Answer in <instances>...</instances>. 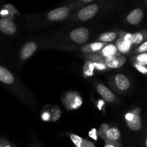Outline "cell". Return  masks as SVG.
Listing matches in <instances>:
<instances>
[{
  "label": "cell",
  "instance_id": "obj_42",
  "mask_svg": "<svg viewBox=\"0 0 147 147\" xmlns=\"http://www.w3.org/2000/svg\"><path fill=\"white\" fill-rule=\"evenodd\" d=\"M0 147H1V146H0Z\"/></svg>",
  "mask_w": 147,
  "mask_h": 147
},
{
  "label": "cell",
  "instance_id": "obj_32",
  "mask_svg": "<svg viewBox=\"0 0 147 147\" xmlns=\"http://www.w3.org/2000/svg\"><path fill=\"white\" fill-rule=\"evenodd\" d=\"M41 119L44 121H50V119H51V113H50V111H49L47 110H45L42 113Z\"/></svg>",
  "mask_w": 147,
  "mask_h": 147
},
{
  "label": "cell",
  "instance_id": "obj_14",
  "mask_svg": "<svg viewBox=\"0 0 147 147\" xmlns=\"http://www.w3.org/2000/svg\"><path fill=\"white\" fill-rule=\"evenodd\" d=\"M0 81L7 85H11L14 82L12 73L3 66H0Z\"/></svg>",
  "mask_w": 147,
  "mask_h": 147
},
{
  "label": "cell",
  "instance_id": "obj_12",
  "mask_svg": "<svg viewBox=\"0 0 147 147\" xmlns=\"http://www.w3.org/2000/svg\"><path fill=\"white\" fill-rule=\"evenodd\" d=\"M37 49V45L34 42H28L22 47L20 56L21 60H26L33 55Z\"/></svg>",
  "mask_w": 147,
  "mask_h": 147
},
{
  "label": "cell",
  "instance_id": "obj_29",
  "mask_svg": "<svg viewBox=\"0 0 147 147\" xmlns=\"http://www.w3.org/2000/svg\"><path fill=\"white\" fill-rule=\"evenodd\" d=\"M93 65H94V67H95V70H98V71H104V70H106L107 69H109L106 65L103 64V63H98V62H93Z\"/></svg>",
  "mask_w": 147,
  "mask_h": 147
},
{
  "label": "cell",
  "instance_id": "obj_26",
  "mask_svg": "<svg viewBox=\"0 0 147 147\" xmlns=\"http://www.w3.org/2000/svg\"><path fill=\"white\" fill-rule=\"evenodd\" d=\"M119 37H121L125 42L132 45V33L121 31L119 33Z\"/></svg>",
  "mask_w": 147,
  "mask_h": 147
},
{
  "label": "cell",
  "instance_id": "obj_21",
  "mask_svg": "<svg viewBox=\"0 0 147 147\" xmlns=\"http://www.w3.org/2000/svg\"><path fill=\"white\" fill-rule=\"evenodd\" d=\"M132 63H136L142 65L147 66V53L136 55L132 57Z\"/></svg>",
  "mask_w": 147,
  "mask_h": 147
},
{
  "label": "cell",
  "instance_id": "obj_13",
  "mask_svg": "<svg viewBox=\"0 0 147 147\" xmlns=\"http://www.w3.org/2000/svg\"><path fill=\"white\" fill-rule=\"evenodd\" d=\"M98 57H106L111 56H121V53L118 51L116 45L113 44H107L97 54H94Z\"/></svg>",
  "mask_w": 147,
  "mask_h": 147
},
{
  "label": "cell",
  "instance_id": "obj_7",
  "mask_svg": "<svg viewBox=\"0 0 147 147\" xmlns=\"http://www.w3.org/2000/svg\"><path fill=\"white\" fill-rule=\"evenodd\" d=\"M144 12L142 9L137 7L132 9L126 17V21L131 25H137L143 20Z\"/></svg>",
  "mask_w": 147,
  "mask_h": 147
},
{
  "label": "cell",
  "instance_id": "obj_35",
  "mask_svg": "<svg viewBox=\"0 0 147 147\" xmlns=\"http://www.w3.org/2000/svg\"><path fill=\"white\" fill-rule=\"evenodd\" d=\"M81 147H96V146H95V145L93 144L92 142L85 139L84 142H83V144L82 145Z\"/></svg>",
  "mask_w": 147,
  "mask_h": 147
},
{
  "label": "cell",
  "instance_id": "obj_27",
  "mask_svg": "<svg viewBox=\"0 0 147 147\" xmlns=\"http://www.w3.org/2000/svg\"><path fill=\"white\" fill-rule=\"evenodd\" d=\"M109 128H110V126H109V125L108 124V123H103V124L100 126V127L99 128L98 131V135L99 137L103 139L105 134L106 133V131H107L108 129H109Z\"/></svg>",
  "mask_w": 147,
  "mask_h": 147
},
{
  "label": "cell",
  "instance_id": "obj_36",
  "mask_svg": "<svg viewBox=\"0 0 147 147\" xmlns=\"http://www.w3.org/2000/svg\"><path fill=\"white\" fill-rule=\"evenodd\" d=\"M145 146L147 147V136L146 137V139H145Z\"/></svg>",
  "mask_w": 147,
  "mask_h": 147
},
{
  "label": "cell",
  "instance_id": "obj_3",
  "mask_svg": "<svg viewBox=\"0 0 147 147\" xmlns=\"http://www.w3.org/2000/svg\"><path fill=\"white\" fill-rule=\"evenodd\" d=\"M72 11H75V6L73 1H70L67 3V5L57 7L47 12L46 18L51 22L63 21L70 15Z\"/></svg>",
  "mask_w": 147,
  "mask_h": 147
},
{
  "label": "cell",
  "instance_id": "obj_34",
  "mask_svg": "<svg viewBox=\"0 0 147 147\" xmlns=\"http://www.w3.org/2000/svg\"><path fill=\"white\" fill-rule=\"evenodd\" d=\"M0 146H1V147H12L9 142L6 140V139H4V138L0 139Z\"/></svg>",
  "mask_w": 147,
  "mask_h": 147
},
{
  "label": "cell",
  "instance_id": "obj_33",
  "mask_svg": "<svg viewBox=\"0 0 147 147\" xmlns=\"http://www.w3.org/2000/svg\"><path fill=\"white\" fill-rule=\"evenodd\" d=\"M88 134H89V136H90V137H91L92 139H93L94 140H96V141L98 140V131L96 130V129H94V128H93V129H90V131H89V133H88Z\"/></svg>",
  "mask_w": 147,
  "mask_h": 147
},
{
  "label": "cell",
  "instance_id": "obj_15",
  "mask_svg": "<svg viewBox=\"0 0 147 147\" xmlns=\"http://www.w3.org/2000/svg\"><path fill=\"white\" fill-rule=\"evenodd\" d=\"M116 48H117L118 51L121 53V55H127L129 54L131 52L132 48V45L129 44V43L125 42L121 37L119 36V38L117 39L116 42Z\"/></svg>",
  "mask_w": 147,
  "mask_h": 147
},
{
  "label": "cell",
  "instance_id": "obj_4",
  "mask_svg": "<svg viewBox=\"0 0 147 147\" xmlns=\"http://www.w3.org/2000/svg\"><path fill=\"white\" fill-rule=\"evenodd\" d=\"M62 102L67 111L76 110L83 105V98L78 92L67 91L62 96Z\"/></svg>",
  "mask_w": 147,
  "mask_h": 147
},
{
  "label": "cell",
  "instance_id": "obj_22",
  "mask_svg": "<svg viewBox=\"0 0 147 147\" xmlns=\"http://www.w3.org/2000/svg\"><path fill=\"white\" fill-rule=\"evenodd\" d=\"M50 113H51L50 121H57L60 119L62 115L60 109L57 106L52 107L51 110H50Z\"/></svg>",
  "mask_w": 147,
  "mask_h": 147
},
{
  "label": "cell",
  "instance_id": "obj_8",
  "mask_svg": "<svg viewBox=\"0 0 147 147\" xmlns=\"http://www.w3.org/2000/svg\"><path fill=\"white\" fill-rule=\"evenodd\" d=\"M134 116L133 119L129 122H126V125L132 131H138L141 130L142 128V117H141V110L140 108H136L134 109Z\"/></svg>",
  "mask_w": 147,
  "mask_h": 147
},
{
  "label": "cell",
  "instance_id": "obj_40",
  "mask_svg": "<svg viewBox=\"0 0 147 147\" xmlns=\"http://www.w3.org/2000/svg\"><path fill=\"white\" fill-rule=\"evenodd\" d=\"M30 147H34V146H30Z\"/></svg>",
  "mask_w": 147,
  "mask_h": 147
},
{
  "label": "cell",
  "instance_id": "obj_11",
  "mask_svg": "<svg viewBox=\"0 0 147 147\" xmlns=\"http://www.w3.org/2000/svg\"><path fill=\"white\" fill-rule=\"evenodd\" d=\"M108 43L100 42H96L88 44L86 45L83 46L81 47V51L83 52L85 56L89 55H94L98 53L102 50L103 47L107 45Z\"/></svg>",
  "mask_w": 147,
  "mask_h": 147
},
{
  "label": "cell",
  "instance_id": "obj_1",
  "mask_svg": "<svg viewBox=\"0 0 147 147\" xmlns=\"http://www.w3.org/2000/svg\"><path fill=\"white\" fill-rule=\"evenodd\" d=\"M116 1V0H96L91 4L76 10L77 12L74 17L76 20L83 22L90 20L97 15L103 7L113 5Z\"/></svg>",
  "mask_w": 147,
  "mask_h": 147
},
{
  "label": "cell",
  "instance_id": "obj_17",
  "mask_svg": "<svg viewBox=\"0 0 147 147\" xmlns=\"http://www.w3.org/2000/svg\"><path fill=\"white\" fill-rule=\"evenodd\" d=\"M16 14H19V12L11 4H6L3 9L0 10V16L1 18H7L13 20L14 15Z\"/></svg>",
  "mask_w": 147,
  "mask_h": 147
},
{
  "label": "cell",
  "instance_id": "obj_24",
  "mask_svg": "<svg viewBox=\"0 0 147 147\" xmlns=\"http://www.w3.org/2000/svg\"><path fill=\"white\" fill-rule=\"evenodd\" d=\"M70 137L72 142H73V144L75 145L76 147H81L85 141V139H83V138H81L80 136H78L76 134H70Z\"/></svg>",
  "mask_w": 147,
  "mask_h": 147
},
{
  "label": "cell",
  "instance_id": "obj_23",
  "mask_svg": "<svg viewBox=\"0 0 147 147\" xmlns=\"http://www.w3.org/2000/svg\"><path fill=\"white\" fill-rule=\"evenodd\" d=\"M95 1H96V0H73L71 1H73V4H74L75 11H76V10L80 9L81 7H85L89 4H91Z\"/></svg>",
  "mask_w": 147,
  "mask_h": 147
},
{
  "label": "cell",
  "instance_id": "obj_5",
  "mask_svg": "<svg viewBox=\"0 0 147 147\" xmlns=\"http://www.w3.org/2000/svg\"><path fill=\"white\" fill-rule=\"evenodd\" d=\"M112 87L117 92H126L130 88L131 82L127 76L123 74H117L113 77Z\"/></svg>",
  "mask_w": 147,
  "mask_h": 147
},
{
  "label": "cell",
  "instance_id": "obj_10",
  "mask_svg": "<svg viewBox=\"0 0 147 147\" xmlns=\"http://www.w3.org/2000/svg\"><path fill=\"white\" fill-rule=\"evenodd\" d=\"M96 88L98 94L106 102L113 103L116 100V97L114 93L103 84H98L96 86Z\"/></svg>",
  "mask_w": 147,
  "mask_h": 147
},
{
  "label": "cell",
  "instance_id": "obj_2",
  "mask_svg": "<svg viewBox=\"0 0 147 147\" xmlns=\"http://www.w3.org/2000/svg\"><path fill=\"white\" fill-rule=\"evenodd\" d=\"M85 57L87 60L103 63L107 66L109 69L119 68L123 66L126 61V57L124 55L102 57H98L96 55H86Z\"/></svg>",
  "mask_w": 147,
  "mask_h": 147
},
{
  "label": "cell",
  "instance_id": "obj_39",
  "mask_svg": "<svg viewBox=\"0 0 147 147\" xmlns=\"http://www.w3.org/2000/svg\"><path fill=\"white\" fill-rule=\"evenodd\" d=\"M145 1H146V4H147V0H145Z\"/></svg>",
  "mask_w": 147,
  "mask_h": 147
},
{
  "label": "cell",
  "instance_id": "obj_37",
  "mask_svg": "<svg viewBox=\"0 0 147 147\" xmlns=\"http://www.w3.org/2000/svg\"><path fill=\"white\" fill-rule=\"evenodd\" d=\"M35 147H42V146H40V145L38 143H36V144H35Z\"/></svg>",
  "mask_w": 147,
  "mask_h": 147
},
{
  "label": "cell",
  "instance_id": "obj_6",
  "mask_svg": "<svg viewBox=\"0 0 147 147\" xmlns=\"http://www.w3.org/2000/svg\"><path fill=\"white\" fill-rule=\"evenodd\" d=\"M90 35L89 30L86 27H78L72 30L70 33V38L77 44L82 45L88 41Z\"/></svg>",
  "mask_w": 147,
  "mask_h": 147
},
{
  "label": "cell",
  "instance_id": "obj_18",
  "mask_svg": "<svg viewBox=\"0 0 147 147\" xmlns=\"http://www.w3.org/2000/svg\"><path fill=\"white\" fill-rule=\"evenodd\" d=\"M147 40V30L132 33V45H139Z\"/></svg>",
  "mask_w": 147,
  "mask_h": 147
},
{
  "label": "cell",
  "instance_id": "obj_28",
  "mask_svg": "<svg viewBox=\"0 0 147 147\" xmlns=\"http://www.w3.org/2000/svg\"><path fill=\"white\" fill-rule=\"evenodd\" d=\"M134 67H135L136 70L139 72L140 73L143 75H146L147 76V66L142 65L138 64L136 63H133Z\"/></svg>",
  "mask_w": 147,
  "mask_h": 147
},
{
  "label": "cell",
  "instance_id": "obj_25",
  "mask_svg": "<svg viewBox=\"0 0 147 147\" xmlns=\"http://www.w3.org/2000/svg\"><path fill=\"white\" fill-rule=\"evenodd\" d=\"M147 53V40L146 41L144 42L143 43H142L141 45H139L135 50L134 51V53L135 55L141 54V53Z\"/></svg>",
  "mask_w": 147,
  "mask_h": 147
},
{
  "label": "cell",
  "instance_id": "obj_38",
  "mask_svg": "<svg viewBox=\"0 0 147 147\" xmlns=\"http://www.w3.org/2000/svg\"><path fill=\"white\" fill-rule=\"evenodd\" d=\"M73 1V0H67V1H68V2H67V3L70 2V1Z\"/></svg>",
  "mask_w": 147,
  "mask_h": 147
},
{
  "label": "cell",
  "instance_id": "obj_31",
  "mask_svg": "<svg viewBox=\"0 0 147 147\" xmlns=\"http://www.w3.org/2000/svg\"><path fill=\"white\" fill-rule=\"evenodd\" d=\"M96 106L100 111H103L105 113V108H106V101L103 99H98L96 102Z\"/></svg>",
  "mask_w": 147,
  "mask_h": 147
},
{
  "label": "cell",
  "instance_id": "obj_20",
  "mask_svg": "<svg viewBox=\"0 0 147 147\" xmlns=\"http://www.w3.org/2000/svg\"><path fill=\"white\" fill-rule=\"evenodd\" d=\"M95 67L93 62L90 60H87L83 66V76L85 78L91 77L94 74Z\"/></svg>",
  "mask_w": 147,
  "mask_h": 147
},
{
  "label": "cell",
  "instance_id": "obj_30",
  "mask_svg": "<svg viewBox=\"0 0 147 147\" xmlns=\"http://www.w3.org/2000/svg\"><path fill=\"white\" fill-rule=\"evenodd\" d=\"M104 147H123L119 142H113V141L105 140Z\"/></svg>",
  "mask_w": 147,
  "mask_h": 147
},
{
  "label": "cell",
  "instance_id": "obj_19",
  "mask_svg": "<svg viewBox=\"0 0 147 147\" xmlns=\"http://www.w3.org/2000/svg\"><path fill=\"white\" fill-rule=\"evenodd\" d=\"M119 34H118L117 32H105L100 34L98 37V40L100 42L108 43L117 40V38H119Z\"/></svg>",
  "mask_w": 147,
  "mask_h": 147
},
{
  "label": "cell",
  "instance_id": "obj_41",
  "mask_svg": "<svg viewBox=\"0 0 147 147\" xmlns=\"http://www.w3.org/2000/svg\"><path fill=\"white\" fill-rule=\"evenodd\" d=\"M13 147H16V146H13Z\"/></svg>",
  "mask_w": 147,
  "mask_h": 147
},
{
  "label": "cell",
  "instance_id": "obj_9",
  "mask_svg": "<svg viewBox=\"0 0 147 147\" xmlns=\"http://www.w3.org/2000/svg\"><path fill=\"white\" fill-rule=\"evenodd\" d=\"M0 31L8 35H12L17 31V27L12 20L1 18L0 19Z\"/></svg>",
  "mask_w": 147,
  "mask_h": 147
},
{
  "label": "cell",
  "instance_id": "obj_16",
  "mask_svg": "<svg viewBox=\"0 0 147 147\" xmlns=\"http://www.w3.org/2000/svg\"><path fill=\"white\" fill-rule=\"evenodd\" d=\"M121 139V131L117 127L109 128L103 137V140L119 142Z\"/></svg>",
  "mask_w": 147,
  "mask_h": 147
}]
</instances>
